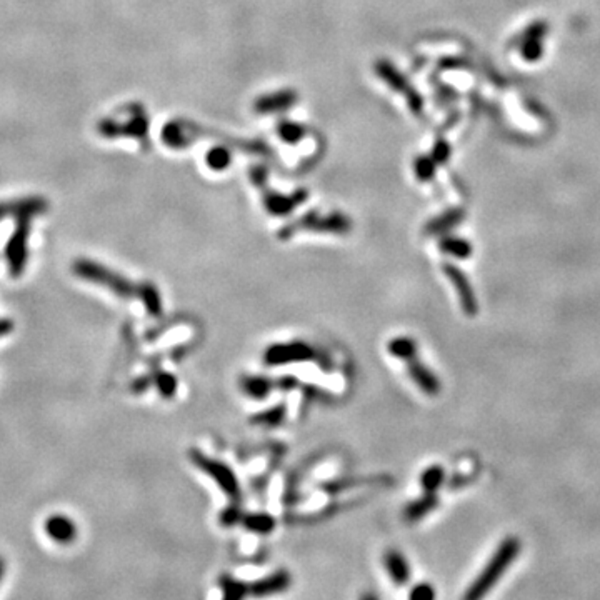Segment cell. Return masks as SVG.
I'll list each match as a JSON object with an SVG mask.
<instances>
[{"instance_id":"ffe728a7","label":"cell","mask_w":600,"mask_h":600,"mask_svg":"<svg viewBox=\"0 0 600 600\" xmlns=\"http://www.w3.org/2000/svg\"><path fill=\"white\" fill-rule=\"evenodd\" d=\"M137 297L142 300L147 314L152 315V317H160L162 315V297H160L157 287L154 283L143 282L137 286Z\"/></svg>"},{"instance_id":"83f0119b","label":"cell","mask_w":600,"mask_h":600,"mask_svg":"<svg viewBox=\"0 0 600 600\" xmlns=\"http://www.w3.org/2000/svg\"><path fill=\"white\" fill-rule=\"evenodd\" d=\"M520 55L527 62H537L543 55L542 39H522V42H520Z\"/></svg>"},{"instance_id":"f1b7e54d","label":"cell","mask_w":600,"mask_h":600,"mask_svg":"<svg viewBox=\"0 0 600 600\" xmlns=\"http://www.w3.org/2000/svg\"><path fill=\"white\" fill-rule=\"evenodd\" d=\"M435 167H437L435 160L432 157H427V155L419 157L414 163L415 175H417L419 180H422V182H430V180L435 177Z\"/></svg>"},{"instance_id":"1f68e13d","label":"cell","mask_w":600,"mask_h":600,"mask_svg":"<svg viewBox=\"0 0 600 600\" xmlns=\"http://www.w3.org/2000/svg\"><path fill=\"white\" fill-rule=\"evenodd\" d=\"M242 510H240L239 506H230L227 507V509L222 510V514H220V523H222L223 527H234L235 523H240V519H242Z\"/></svg>"},{"instance_id":"e0dca14e","label":"cell","mask_w":600,"mask_h":600,"mask_svg":"<svg viewBox=\"0 0 600 600\" xmlns=\"http://www.w3.org/2000/svg\"><path fill=\"white\" fill-rule=\"evenodd\" d=\"M383 566H386L387 572H389V577L392 582L397 583V586H403V583L409 582L410 579V567L407 563L406 557L400 554L399 550H389L383 555Z\"/></svg>"},{"instance_id":"7c38bea8","label":"cell","mask_w":600,"mask_h":600,"mask_svg":"<svg viewBox=\"0 0 600 600\" xmlns=\"http://www.w3.org/2000/svg\"><path fill=\"white\" fill-rule=\"evenodd\" d=\"M46 534L57 543H72L77 539V526L67 515L54 514L46 520Z\"/></svg>"},{"instance_id":"9a60e30c","label":"cell","mask_w":600,"mask_h":600,"mask_svg":"<svg viewBox=\"0 0 600 600\" xmlns=\"http://www.w3.org/2000/svg\"><path fill=\"white\" fill-rule=\"evenodd\" d=\"M297 102V94L292 90L275 92V94L263 95L255 102V112L257 114H275V112H282L290 109L294 103Z\"/></svg>"},{"instance_id":"cb8c5ba5","label":"cell","mask_w":600,"mask_h":600,"mask_svg":"<svg viewBox=\"0 0 600 600\" xmlns=\"http://www.w3.org/2000/svg\"><path fill=\"white\" fill-rule=\"evenodd\" d=\"M286 415H287V406L286 403H279V406H274L272 409L259 412V414H255L250 420L252 423H255V426L277 427L283 422V420H286Z\"/></svg>"},{"instance_id":"f546056e","label":"cell","mask_w":600,"mask_h":600,"mask_svg":"<svg viewBox=\"0 0 600 600\" xmlns=\"http://www.w3.org/2000/svg\"><path fill=\"white\" fill-rule=\"evenodd\" d=\"M207 163H209L210 169H215V170L226 169V167L230 163L229 150L223 149V147H215V149H212L209 152V155H207Z\"/></svg>"},{"instance_id":"f35d334b","label":"cell","mask_w":600,"mask_h":600,"mask_svg":"<svg viewBox=\"0 0 600 600\" xmlns=\"http://www.w3.org/2000/svg\"><path fill=\"white\" fill-rule=\"evenodd\" d=\"M3 572H6V562H3V559L0 557V580L3 577Z\"/></svg>"},{"instance_id":"8992f818","label":"cell","mask_w":600,"mask_h":600,"mask_svg":"<svg viewBox=\"0 0 600 600\" xmlns=\"http://www.w3.org/2000/svg\"><path fill=\"white\" fill-rule=\"evenodd\" d=\"M266 177L267 174L260 169L252 170V180L260 187L263 194V203H266V209L270 212L272 215H287L289 212L297 209L300 203L309 197V192L306 190H297L292 195H282L277 192L269 190L266 186Z\"/></svg>"},{"instance_id":"5bb4252c","label":"cell","mask_w":600,"mask_h":600,"mask_svg":"<svg viewBox=\"0 0 600 600\" xmlns=\"http://www.w3.org/2000/svg\"><path fill=\"white\" fill-rule=\"evenodd\" d=\"M290 586V575L287 570H277L269 577H263L249 586V594L254 597H267V595L279 594L287 590Z\"/></svg>"},{"instance_id":"8d00e7d4","label":"cell","mask_w":600,"mask_h":600,"mask_svg":"<svg viewBox=\"0 0 600 600\" xmlns=\"http://www.w3.org/2000/svg\"><path fill=\"white\" fill-rule=\"evenodd\" d=\"M297 383H299L297 379L282 377L280 380H277V382H275V387H277V389H282V390H292V389H295V386H297Z\"/></svg>"},{"instance_id":"6da1fadb","label":"cell","mask_w":600,"mask_h":600,"mask_svg":"<svg viewBox=\"0 0 600 600\" xmlns=\"http://www.w3.org/2000/svg\"><path fill=\"white\" fill-rule=\"evenodd\" d=\"M520 552V542L515 537H507L502 540V543L499 546V549L495 550V554L492 555L487 566L483 567V570L480 572L479 577L472 582L469 590L466 592L467 600H477L482 599L483 595L489 592L495 583L499 582L500 577L503 575V572L510 567V563L514 562L515 557Z\"/></svg>"},{"instance_id":"30bf717a","label":"cell","mask_w":600,"mask_h":600,"mask_svg":"<svg viewBox=\"0 0 600 600\" xmlns=\"http://www.w3.org/2000/svg\"><path fill=\"white\" fill-rule=\"evenodd\" d=\"M99 132L103 137H120V135H129V137H146L149 130V122L142 114L134 115L127 123H120L114 119H106L99 123Z\"/></svg>"},{"instance_id":"277c9868","label":"cell","mask_w":600,"mask_h":600,"mask_svg":"<svg viewBox=\"0 0 600 600\" xmlns=\"http://www.w3.org/2000/svg\"><path fill=\"white\" fill-rule=\"evenodd\" d=\"M189 459L197 469L202 470L206 475H209V477L217 483L219 489L226 492L230 499L237 500L240 497V486H239L237 475L234 474V470H232L227 463L207 457L203 452L195 449L189 452Z\"/></svg>"},{"instance_id":"5b68a950","label":"cell","mask_w":600,"mask_h":600,"mask_svg":"<svg viewBox=\"0 0 600 600\" xmlns=\"http://www.w3.org/2000/svg\"><path fill=\"white\" fill-rule=\"evenodd\" d=\"M30 217L17 219V227L12 232L9 242L6 246V260L9 266L12 277L22 275L27 266V250H29V234H30Z\"/></svg>"},{"instance_id":"8fae6325","label":"cell","mask_w":600,"mask_h":600,"mask_svg":"<svg viewBox=\"0 0 600 600\" xmlns=\"http://www.w3.org/2000/svg\"><path fill=\"white\" fill-rule=\"evenodd\" d=\"M49 209V203L42 197H27L10 202H0V220L10 217H35Z\"/></svg>"},{"instance_id":"44dd1931","label":"cell","mask_w":600,"mask_h":600,"mask_svg":"<svg viewBox=\"0 0 600 600\" xmlns=\"http://www.w3.org/2000/svg\"><path fill=\"white\" fill-rule=\"evenodd\" d=\"M240 523L246 527L247 530L254 532V534L267 535L275 529V519L266 512H255V514H243L240 519Z\"/></svg>"},{"instance_id":"603a6c76","label":"cell","mask_w":600,"mask_h":600,"mask_svg":"<svg viewBox=\"0 0 600 600\" xmlns=\"http://www.w3.org/2000/svg\"><path fill=\"white\" fill-rule=\"evenodd\" d=\"M387 350H389L392 357L409 362L410 359H414L417 355V343L410 337H395L389 342Z\"/></svg>"},{"instance_id":"4fadbf2b","label":"cell","mask_w":600,"mask_h":600,"mask_svg":"<svg viewBox=\"0 0 600 600\" xmlns=\"http://www.w3.org/2000/svg\"><path fill=\"white\" fill-rule=\"evenodd\" d=\"M407 372L410 379L419 386V389L427 395H437L440 392V380L429 367L423 366L417 359H410L407 362Z\"/></svg>"},{"instance_id":"836d02e7","label":"cell","mask_w":600,"mask_h":600,"mask_svg":"<svg viewBox=\"0 0 600 600\" xmlns=\"http://www.w3.org/2000/svg\"><path fill=\"white\" fill-rule=\"evenodd\" d=\"M547 32H549V26H547L546 22H542V20H537V22L530 23V26L523 30L522 39H543Z\"/></svg>"},{"instance_id":"ac0fdd59","label":"cell","mask_w":600,"mask_h":600,"mask_svg":"<svg viewBox=\"0 0 600 600\" xmlns=\"http://www.w3.org/2000/svg\"><path fill=\"white\" fill-rule=\"evenodd\" d=\"M240 389L250 399L262 400L269 397L270 392L275 389V382L267 377H262V375H243L240 379Z\"/></svg>"},{"instance_id":"2e32d148","label":"cell","mask_w":600,"mask_h":600,"mask_svg":"<svg viewBox=\"0 0 600 600\" xmlns=\"http://www.w3.org/2000/svg\"><path fill=\"white\" fill-rule=\"evenodd\" d=\"M463 217H466V214H463L462 209H450L443 212V214L437 215V217H434L430 222H427L423 232H426L427 235H432V237H435V235H443L447 234V232H450L452 229H455V227L462 222Z\"/></svg>"},{"instance_id":"d590c367","label":"cell","mask_w":600,"mask_h":600,"mask_svg":"<svg viewBox=\"0 0 600 600\" xmlns=\"http://www.w3.org/2000/svg\"><path fill=\"white\" fill-rule=\"evenodd\" d=\"M150 383H154V379H152V377H147V375H143V377L135 379L134 382H132L130 390L134 392V394L140 395V394H143V392H146L147 389H149Z\"/></svg>"},{"instance_id":"4dcf8cb0","label":"cell","mask_w":600,"mask_h":600,"mask_svg":"<svg viewBox=\"0 0 600 600\" xmlns=\"http://www.w3.org/2000/svg\"><path fill=\"white\" fill-rule=\"evenodd\" d=\"M279 135L287 142H299L303 137V129L295 122H280Z\"/></svg>"},{"instance_id":"3957f363","label":"cell","mask_w":600,"mask_h":600,"mask_svg":"<svg viewBox=\"0 0 600 600\" xmlns=\"http://www.w3.org/2000/svg\"><path fill=\"white\" fill-rule=\"evenodd\" d=\"M352 227L350 219L347 215L335 212V214L329 215H319L317 212H312V214L303 215L300 217L297 222L290 223L286 229L280 232V237L289 239L290 235L297 234V232L309 230V232H322V234H349Z\"/></svg>"},{"instance_id":"9c48e42d","label":"cell","mask_w":600,"mask_h":600,"mask_svg":"<svg viewBox=\"0 0 600 600\" xmlns=\"http://www.w3.org/2000/svg\"><path fill=\"white\" fill-rule=\"evenodd\" d=\"M377 74L383 80H386L387 83H389L392 89L400 92V94L406 97L407 103H409L410 110L414 112V114H420V112H422V107H423L422 97H420V95L417 94V90L412 89V87L409 86V82H407V79L403 77V75L400 74V72L395 69L392 63L380 62L377 66Z\"/></svg>"},{"instance_id":"e575fe53","label":"cell","mask_w":600,"mask_h":600,"mask_svg":"<svg viewBox=\"0 0 600 600\" xmlns=\"http://www.w3.org/2000/svg\"><path fill=\"white\" fill-rule=\"evenodd\" d=\"M410 600H432L435 597V590L430 583H417L409 594Z\"/></svg>"},{"instance_id":"7402d4cb","label":"cell","mask_w":600,"mask_h":600,"mask_svg":"<svg viewBox=\"0 0 600 600\" xmlns=\"http://www.w3.org/2000/svg\"><path fill=\"white\" fill-rule=\"evenodd\" d=\"M439 249L443 254L452 255L455 259H469L472 255V243L469 240L462 237H452V235H447V237L439 240Z\"/></svg>"},{"instance_id":"74e56055","label":"cell","mask_w":600,"mask_h":600,"mask_svg":"<svg viewBox=\"0 0 600 600\" xmlns=\"http://www.w3.org/2000/svg\"><path fill=\"white\" fill-rule=\"evenodd\" d=\"M14 322L10 319H0V337H6L14 330Z\"/></svg>"},{"instance_id":"ba28073f","label":"cell","mask_w":600,"mask_h":600,"mask_svg":"<svg viewBox=\"0 0 600 600\" xmlns=\"http://www.w3.org/2000/svg\"><path fill=\"white\" fill-rule=\"evenodd\" d=\"M442 270L443 274H446V277L450 280L452 286L455 287V290H457L459 302H460V307H462L463 314L470 315V317L477 314L479 302H477V297H475L474 287H472L469 277H467L459 267H455L454 263H443Z\"/></svg>"},{"instance_id":"7a4b0ae2","label":"cell","mask_w":600,"mask_h":600,"mask_svg":"<svg viewBox=\"0 0 600 600\" xmlns=\"http://www.w3.org/2000/svg\"><path fill=\"white\" fill-rule=\"evenodd\" d=\"M74 274L80 279L89 280L92 283H97V286L106 287L114 292L115 295L120 299H130L134 295H137V286L130 282L129 279L122 277L117 272L107 269L102 263L94 262L89 259H79L75 260L74 266H72Z\"/></svg>"},{"instance_id":"d6986e66","label":"cell","mask_w":600,"mask_h":600,"mask_svg":"<svg viewBox=\"0 0 600 600\" xmlns=\"http://www.w3.org/2000/svg\"><path fill=\"white\" fill-rule=\"evenodd\" d=\"M437 506H439L437 495L432 494V492H426L422 497L415 499L414 502H410L409 506L403 509V519H406L407 522H419V520H422L426 515H429Z\"/></svg>"},{"instance_id":"d6a6232c","label":"cell","mask_w":600,"mask_h":600,"mask_svg":"<svg viewBox=\"0 0 600 600\" xmlns=\"http://www.w3.org/2000/svg\"><path fill=\"white\" fill-rule=\"evenodd\" d=\"M430 157L435 160L437 166H443V163H446L450 157V146L446 142V140H437L434 149H432Z\"/></svg>"},{"instance_id":"d4e9b609","label":"cell","mask_w":600,"mask_h":600,"mask_svg":"<svg viewBox=\"0 0 600 600\" xmlns=\"http://www.w3.org/2000/svg\"><path fill=\"white\" fill-rule=\"evenodd\" d=\"M443 480H446V472H443L442 466H430L420 475V486H422L423 492L435 494L442 487Z\"/></svg>"},{"instance_id":"484cf974","label":"cell","mask_w":600,"mask_h":600,"mask_svg":"<svg viewBox=\"0 0 600 600\" xmlns=\"http://www.w3.org/2000/svg\"><path fill=\"white\" fill-rule=\"evenodd\" d=\"M152 379H154L155 389H157V392L163 399H172L175 394H177L179 382L177 379H175V375H172L166 370H160Z\"/></svg>"},{"instance_id":"52a82bcc","label":"cell","mask_w":600,"mask_h":600,"mask_svg":"<svg viewBox=\"0 0 600 600\" xmlns=\"http://www.w3.org/2000/svg\"><path fill=\"white\" fill-rule=\"evenodd\" d=\"M317 357L314 347L306 342H287V343H274L263 354V363L270 367L279 366H289V363L297 362H309V360Z\"/></svg>"},{"instance_id":"4316f807","label":"cell","mask_w":600,"mask_h":600,"mask_svg":"<svg viewBox=\"0 0 600 600\" xmlns=\"http://www.w3.org/2000/svg\"><path fill=\"white\" fill-rule=\"evenodd\" d=\"M220 589H222L223 597L230 600H239L246 597V595H249V586L240 582V580L229 577V575L220 577Z\"/></svg>"}]
</instances>
